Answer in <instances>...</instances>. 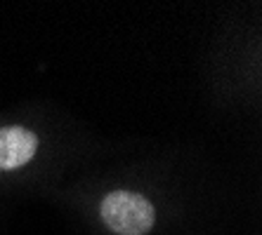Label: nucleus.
<instances>
[{"label": "nucleus", "instance_id": "obj_2", "mask_svg": "<svg viewBox=\"0 0 262 235\" xmlns=\"http://www.w3.org/2000/svg\"><path fill=\"white\" fill-rule=\"evenodd\" d=\"M38 139L24 127L0 129V169H17L36 155Z\"/></svg>", "mask_w": 262, "mask_h": 235}, {"label": "nucleus", "instance_id": "obj_1", "mask_svg": "<svg viewBox=\"0 0 262 235\" xmlns=\"http://www.w3.org/2000/svg\"><path fill=\"white\" fill-rule=\"evenodd\" d=\"M102 219L118 235H144L154 226V207L144 195L116 191L104 198Z\"/></svg>", "mask_w": 262, "mask_h": 235}]
</instances>
